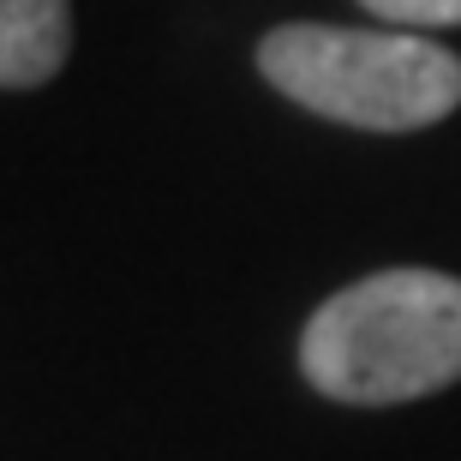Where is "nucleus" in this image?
Instances as JSON below:
<instances>
[{
  "label": "nucleus",
  "mask_w": 461,
  "mask_h": 461,
  "mask_svg": "<svg viewBox=\"0 0 461 461\" xmlns=\"http://www.w3.org/2000/svg\"><path fill=\"white\" fill-rule=\"evenodd\" d=\"M72 54V0H0V90H36Z\"/></svg>",
  "instance_id": "nucleus-3"
},
{
  "label": "nucleus",
  "mask_w": 461,
  "mask_h": 461,
  "mask_svg": "<svg viewBox=\"0 0 461 461\" xmlns=\"http://www.w3.org/2000/svg\"><path fill=\"white\" fill-rule=\"evenodd\" d=\"M300 372L348 408H395L461 377V282L444 270H377L330 294L300 330Z\"/></svg>",
  "instance_id": "nucleus-1"
},
{
  "label": "nucleus",
  "mask_w": 461,
  "mask_h": 461,
  "mask_svg": "<svg viewBox=\"0 0 461 461\" xmlns=\"http://www.w3.org/2000/svg\"><path fill=\"white\" fill-rule=\"evenodd\" d=\"M258 67L300 108L359 132H420L461 108V60L413 31L282 24L258 42Z\"/></svg>",
  "instance_id": "nucleus-2"
},
{
  "label": "nucleus",
  "mask_w": 461,
  "mask_h": 461,
  "mask_svg": "<svg viewBox=\"0 0 461 461\" xmlns=\"http://www.w3.org/2000/svg\"><path fill=\"white\" fill-rule=\"evenodd\" d=\"M372 18H390V24H420V31H438V24H461V0H359Z\"/></svg>",
  "instance_id": "nucleus-4"
}]
</instances>
